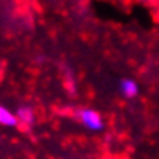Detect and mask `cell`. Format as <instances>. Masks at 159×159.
Returning a JSON list of instances; mask_svg holds the SVG:
<instances>
[{"label":"cell","mask_w":159,"mask_h":159,"mask_svg":"<svg viewBox=\"0 0 159 159\" xmlns=\"http://www.w3.org/2000/svg\"><path fill=\"white\" fill-rule=\"evenodd\" d=\"M16 117H18L19 124L30 128L35 124V110H33L30 105H21V107L16 110Z\"/></svg>","instance_id":"3957f363"},{"label":"cell","mask_w":159,"mask_h":159,"mask_svg":"<svg viewBox=\"0 0 159 159\" xmlns=\"http://www.w3.org/2000/svg\"><path fill=\"white\" fill-rule=\"evenodd\" d=\"M19 124L18 117H16V112L9 110L7 107L0 105V126H5V128H16Z\"/></svg>","instance_id":"277c9868"},{"label":"cell","mask_w":159,"mask_h":159,"mask_svg":"<svg viewBox=\"0 0 159 159\" xmlns=\"http://www.w3.org/2000/svg\"><path fill=\"white\" fill-rule=\"evenodd\" d=\"M75 117H77V121H79L88 131H91V133H100V131H103V128H105V121H103L102 114H100L98 110H94V108L82 107L75 112Z\"/></svg>","instance_id":"6da1fadb"},{"label":"cell","mask_w":159,"mask_h":159,"mask_svg":"<svg viewBox=\"0 0 159 159\" xmlns=\"http://www.w3.org/2000/svg\"><path fill=\"white\" fill-rule=\"evenodd\" d=\"M117 89H119L122 98H126V100H135L140 94V86L131 77H122L119 80V84H117Z\"/></svg>","instance_id":"7a4b0ae2"}]
</instances>
